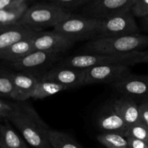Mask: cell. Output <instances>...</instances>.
Segmentation results:
<instances>
[{"instance_id": "obj_1", "label": "cell", "mask_w": 148, "mask_h": 148, "mask_svg": "<svg viewBox=\"0 0 148 148\" xmlns=\"http://www.w3.org/2000/svg\"><path fill=\"white\" fill-rule=\"evenodd\" d=\"M7 119L30 146L34 148H52L49 140L51 129L30 104L25 102L14 104V111Z\"/></svg>"}, {"instance_id": "obj_2", "label": "cell", "mask_w": 148, "mask_h": 148, "mask_svg": "<svg viewBox=\"0 0 148 148\" xmlns=\"http://www.w3.org/2000/svg\"><path fill=\"white\" fill-rule=\"evenodd\" d=\"M148 47V36L140 34L109 38H96L85 45L90 53L124 54Z\"/></svg>"}, {"instance_id": "obj_3", "label": "cell", "mask_w": 148, "mask_h": 148, "mask_svg": "<svg viewBox=\"0 0 148 148\" xmlns=\"http://www.w3.org/2000/svg\"><path fill=\"white\" fill-rule=\"evenodd\" d=\"M71 15L69 10L53 3L38 4L27 8L19 23L41 31L46 27H54Z\"/></svg>"}, {"instance_id": "obj_4", "label": "cell", "mask_w": 148, "mask_h": 148, "mask_svg": "<svg viewBox=\"0 0 148 148\" xmlns=\"http://www.w3.org/2000/svg\"><path fill=\"white\" fill-rule=\"evenodd\" d=\"M142 51H134L124 54H99V53H88V54L74 55L67 56L62 59L58 65L62 66L87 69L101 65L120 64L128 66L137 64V59L140 56Z\"/></svg>"}, {"instance_id": "obj_5", "label": "cell", "mask_w": 148, "mask_h": 148, "mask_svg": "<svg viewBox=\"0 0 148 148\" xmlns=\"http://www.w3.org/2000/svg\"><path fill=\"white\" fill-rule=\"evenodd\" d=\"M100 20L88 16L71 15L65 20L53 27L72 39L75 42L78 40L96 38L98 36Z\"/></svg>"}, {"instance_id": "obj_6", "label": "cell", "mask_w": 148, "mask_h": 148, "mask_svg": "<svg viewBox=\"0 0 148 148\" xmlns=\"http://www.w3.org/2000/svg\"><path fill=\"white\" fill-rule=\"evenodd\" d=\"M99 20L97 38L116 37L140 33L132 11L124 12Z\"/></svg>"}, {"instance_id": "obj_7", "label": "cell", "mask_w": 148, "mask_h": 148, "mask_svg": "<svg viewBox=\"0 0 148 148\" xmlns=\"http://www.w3.org/2000/svg\"><path fill=\"white\" fill-rule=\"evenodd\" d=\"M131 74L130 66L120 64L101 65L86 69L85 85L111 84L121 80Z\"/></svg>"}, {"instance_id": "obj_8", "label": "cell", "mask_w": 148, "mask_h": 148, "mask_svg": "<svg viewBox=\"0 0 148 148\" xmlns=\"http://www.w3.org/2000/svg\"><path fill=\"white\" fill-rule=\"evenodd\" d=\"M75 42L62 33L53 30L51 31H38L33 36L34 50L49 53H61L70 49Z\"/></svg>"}, {"instance_id": "obj_9", "label": "cell", "mask_w": 148, "mask_h": 148, "mask_svg": "<svg viewBox=\"0 0 148 148\" xmlns=\"http://www.w3.org/2000/svg\"><path fill=\"white\" fill-rule=\"evenodd\" d=\"M86 69L58 65L42 75L40 79L57 82L70 89L85 86Z\"/></svg>"}, {"instance_id": "obj_10", "label": "cell", "mask_w": 148, "mask_h": 148, "mask_svg": "<svg viewBox=\"0 0 148 148\" xmlns=\"http://www.w3.org/2000/svg\"><path fill=\"white\" fill-rule=\"evenodd\" d=\"M135 0H93L85 7L87 16L103 19L124 12L131 11Z\"/></svg>"}, {"instance_id": "obj_11", "label": "cell", "mask_w": 148, "mask_h": 148, "mask_svg": "<svg viewBox=\"0 0 148 148\" xmlns=\"http://www.w3.org/2000/svg\"><path fill=\"white\" fill-rule=\"evenodd\" d=\"M114 90L125 97L148 98L147 75H137L130 74L121 80L111 84Z\"/></svg>"}, {"instance_id": "obj_12", "label": "cell", "mask_w": 148, "mask_h": 148, "mask_svg": "<svg viewBox=\"0 0 148 148\" xmlns=\"http://www.w3.org/2000/svg\"><path fill=\"white\" fill-rule=\"evenodd\" d=\"M13 92L11 98L25 102L32 98L37 86L39 78L30 72H20L12 73Z\"/></svg>"}, {"instance_id": "obj_13", "label": "cell", "mask_w": 148, "mask_h": 148, "mask_svg": "<svg viewBox=\"0 0 148 148\" xmlns=\"http://www.w3.org/2000/svg\"><path fill=\"white\" fill-rule=\"evenodd\" d=\"M97 125L102 133H115L124 137L129 127L111 103L106 106L100 113L97 119Z\"/></svg>"}, {"instance_id": "obj_14", "label": "cell", "mask_w": 148, "mask_h": 148, "mask_svg": "<svg viewBox=\"0 0 148 148\" xmlns=\"http://www.w3.org/2000/svg\"><path fill=\"white\" fill-rule=\"evenodd\" d=\"M61 54L34 50L18 62L12 64L16 69L22 72H30L46 66L59 59Z\"/></svg>"}, {"instance_id": "obj_15", "label": "cell", "mask_w": 148, "mask_h": 148, "mask_svg": "<svg viewBox=\"0 0 148 148\" xmlns=\"http://www.w3.org/2000/svg\"><path fill=\"white\" fill-rule=\"evenodd\" d=\"M37 32L21 23L5 26L0 30V51L7 49L14 43L33 36Z\"/></svg>"}, {"instance_id": "obj_16", "label": "cell", "mask_w": 148, "mask_h": 148, "mask_svg": "<svg viewBox=\"0 0 148 148\" xmlns=\"http://www.w3.org/2000/svg\"><path fill=\"white\" fill-rule=\"evenodd\" d=\"M111 103L129 127L140 121V105L132 98L123 97L114 100Z\"/></svg>"}, {"instance_id": "obj_17", "label": "cell", "mask_w": 148, "mask_h": 148, "mask_svg": "<svg viewBox=\"0 0 148 148\" xmlns=\"http://www.w3.org/2000/svg\"><path fill=\"white\" fill-rule=\"evenodd\" d=\"M33 36L23 39L4 50L0 51V59L11 62H18L34 51Z\"/></svg>"}, {"instance_id": "obj_18", "label": "cell", "mask_w": 148, "mask_h": 148, "mask_svg": "<svg viewBox=\"0 0 148 148\" xmlns=\"http://www.w3.org/2000/svg\"><path fill=\"white\" fill-rule=\"evenodd\" d=\"M69 90L66 87L60 85L57 82L49 80H45L39 77L37 86L32 95L33 99H43L49 96L57 94L62 91Z\"/></svg>"}, {"instance_id": "obj_19", "label": "cell", "mask_w": 148, "mask_h": 148, "mask_svg": "<svg viewBox=\"0 0 148 148\" xmlns=\"http://www.w3.org/2000/svg\"><path fill=\"white\" fill-rule=\"evenodd\" d=\"M27 8L28 7L25 1L19 5L1 10L0 24L4 26H10L19 23Z\"/></svg>"}, {"instance_id": "obj_20", "label": "cell", "mask_w": 148, "mask_h": 148, "mask_svg": "<svg viewBox=\"0 0 148 148\" xmlns=\"http://www.w3.org/2000/svg\"><path fill=\"white\" fill-rule=\"evenodd\" d=\"M0 145L1 148H28L23 139L7 125L0 126Z\"/></svg>"}, {"instance_id": "obj_21", "label": "cell", "mask_w": 148, "mask_h": 148, "mask_svg": "<svg viewBox=\"0 0 148 148\" xmlns=\"http://www.w3.org/2000/svg\"><path fill=\"white\" fill-rule=\"evenodd\" d=\"M49 140L52 148H83L72 137L63 132L51 130Z\"/></svg>"}, {"instance_id": "obj_22", "label": "cell", "mask_w": 148, "mask_h": 148, "mask_svg": "<svg viewBox=\"0 0 148 148\" xmlns=\"http://www.w3.org/2000/svg\"><path fill=\"white\" fill-rule=\"evenodd\" d=\"M97 140L107 148H129L127 138L119 134L101 133L98 135Z\"/></svg>"}, {"instance_id": "obj_23", "label": "cell", "mask_w": 148, "mask_h": 148, "mask_svg": "<svg viewBox=\"0 0 148 148\" xmlns=\"http://www.w3.org/2000/svg\"><path fill=\"white\" fill-rule=\"evenodd\" d=\"M125 137L140 140L148 145V127L142 121H139L128 127Z\"/></svg>"}, {"instance_id": "obj_24", "label": "cell", "mask_w": 148, "mask_h": 148, "mask_svg": "<svg viewBox=\"0 0 148 148\" xmlns=\"http://www.w3.org/2000/svg\"><path fill=\"white\" fill-rule=\"evenodd\" d=\"M12 92V73L0 70V96L11 98Z\"/></svg>"}, {"instance_id": "obj_25", "label": "cell", "mask_w": 148, "mask_h": 148, "mask_svg": "<svg viewBox=\"0 0 148 148\" xmlns=\"http://www.w3.org/2000/svg\"><path fill=\"white\" fill-rule=\"evenodd\" d=\"M53 4L68 10L69 8H75L82 5H88L93 0H49Z\"/></svg>"}, {"instance_id": "obj_26", "label": "cell", "mask_w": 148, "mask_h": 148, "mask_svg": "<svg viewBox=\"0 0 148 148\" xmlns=\"http://www.w3.org/2000/svg\"><path fill=\"white\" fill-rule=\"evenodd\" d=\"M131 11L135 17L143 18L148 14V0H135Z\"/></svg>"}, {"instance_id": "obj_27", "label": "cell", "mask_w": 148, "mask_h": 148, "mask_svg": "<svg viewBox=\"0 0 148 148\" xmlns=\"http://www.w3.org/2000/svg\"><path fill=\"white\" fill-rule=\"evenodd\" d=\"M14 111V104H10L0 99V118H7Z\"/></svg>"}, {"instance_id": "obj_28", "label": "cell", "mask_w": 148, "mask_h": 148, "mask_svg": "<svg viewBox=\"0 0 148 148\" xmlns=\"http://www.w3.org/2000/svg\"><path fill=\"white\" fill-rule=\"evenodd\" d=\"M140 121L148 127V98L140 105Z\"/></svg>"}, {"instance_id": "obj_29", "label": "cell", "mask_w": 148, "mask_h": 148, "mask_svg": "<svg viewBox=\"0 0 148 148\" xmlns=\"http://www.w3.org/2000/svg\"><path fill=\"white\" fill-rule=\"evenodd\" d=\"M25 1V0H0V10L19 5Z\"/></svg>"}, {"instance_id": "obj_30", "label": "cell", "mask_w": 148, "mask_h": 148, "mask_svg": "<svg viewBox=\"0 0 148 148\" xmlns=\"http://www.w3.org/2000/svg\"><path fill=\"white\" fill-rule=\"evenodd\" d=\"M129 148H148V145L140 140L133 138H127Z\"/></svg>"}, {"instance_id": "obj_31", "label": "cell", "mask_w": 148, "mask_h": 148, "mask_svg": "<svg viewBox=\"0 0 148 148\" xmlns=\"http://www.w3.org/2000/svg\"><path fill=\"white\" fill-rule=\"evenodd\" d=\"M148 64V50L142 51L140 56L137 59V64Z\"/></svg>"}, {"instance_id": "obj_32", "label": "cell", "mask_w": 148, "mask_h": 148, "mask_svg": "<svg viewBox=\"0 0 148 148\" xmlns=\"http://www.w3.org/2000/svg\"><path fill=\"white\" fill-rule=\"evenodd\" d=\"M143 25L145 29L148 31V14L143 17Z\"/></svg>"}, {"instance_id": "obj_33", "label": "cell", "mask_w": 148, "mask_h": 148, "mask_svg": "<svg viewBox=\"0 0 148 148\" xmlns=\"http://www.w3.org/2000/svg\"><path fill=\"white\" fill-rule=\"evenodd\" d=\"M5 27V26H4V25H2L0 24V30H1V28H3V27Z\"/></svg>"}, {"instance_id": "obj_34", "label": "cell", "mask_w": 148, "mask_h": 148, "mask_svg": "<svg viewBox=\"0 0 148 148\" xmlns=\"http://www.w3.org/2000/svg\"><path fill=\"white\" fill-rule=\"evenodd\" d=\"M147 77H148V75H147Z\"/></svg>"}]
</instances>
